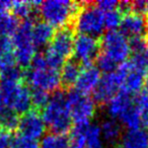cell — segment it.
Instances as JSON below:
<instances>
[{
  "label": "cell",
  "mask_w": 148,
  "mask_h": 148,
  "mask_svg": "<svg viewBox=\"0 0 148 148\" xmlns=\"http://www.w3.org/2000/svg\"><path fill=\"white\" fill-rule=\"evenodd\" d=\"M123 125L129 129V131L132 130H138L141 127V113L138 110V108L135 105H132L121 117L119 118Z\"/></svg>",
  "instance_id": "ffe728a7"
},
{
  "label": "cell",
  "mask_w": 148,
  "mask_h": 148,
  "mask_svg": "<svg viewBox=\"0 0 148 148\" xmlns=\"http://www.w3.org/2000/svg\"><path fill=\"white\" fill-rule=\"evenodd\" d=\"M82 65L74 57L66 60L61 68L60 73V87L62 90H71L77 81Z\"/></svg>",
  "instance_id": "7c38bea8"
},
{
  "label": "cell",
  "mask_w": 148,
  "mask_h": 148,
  "mask_svg": "<svg viewBox=\"0 0 148 148\" xmlns=\"http://www.w3.org/2000/svg\"><path fill=\"white\" fill-rule=\"evenodd\" d=\"M32 9H33L32 2H27V1H12L11 2L10 10L12 11V15L21 21L29 18Z\"/></svg>",
  "instance_id": "cb8c5ba5"
},
{
  "label": "cell",
  "mask_w": 148,
  "mask_h": 148,
  "mask_svg": "<svg viewBox=\"0 0 148 148\" xmlns=\"http://www.w3.org/2000/svg\"><path fill=\"white\" fill-rule=\"evenodd\" d=\"M122 17H123V15L119 12L118 9L106 12L105 15H103L105 27H107L110 31H116V29L120 27Z\"/></svg>",
  "instance_id": "484cf974"
},
{
  "label": "cell",
  "mask_w": 148,
  "mask_h": 148,
  "mask_svg": "<svg viewBox=\"0 0 148 148\" xmlns=\"http://www.w3.org/2000/svg\"><path fill=\"white\" fill-rule=\"evenodd\" d=\"M146 72H147V70L132 68V70L129 72L125 81H124V84L122 86V90L127 92L129 95H136V93L140 92L142 90V88L144 87L146 80L148 78Z\"/></svg>",
  "instance_id": "4fadbf2b"
},
{
  "label": "cell",
  "mask_w": 148,
  "mask_h": 148,
  "mask_svg": "<svg viewBox=\"0 0 148 148\" xmlns=\"http://www.w3.org/2000/svg\"><path fill=\"white\" fill-rule=\"evenodd\" d=\"M130 47V51L133 55H143L145 50L146 44H147V38L145 36L142 37H134L128 41Z\"/></svg>",
  "instance_id": "83f0119b"
},
{
  "label": "cell",
  "mask_w": 148,
  "mask_h": 148,
  "mask_svg": "<svg viewBox=\"0 0 148 148\" xmlns=\"http://www.w3.org/2000/svg\"><path fill=\"white\" fill-rule=\"evenodd\" d=\"M145 12L148 14V1H145Z\"/></svg>",
  "instance_id": "d6a6232c"
},
{
  "label": "cell",
  "mask_w": 148,
  "mask_h": 148,
  "mask_svg": "<svg viewBox=\"0 0 148 148\" xmlns=\"http://www.w3.org/2000/svg\"><path fill=\"white\" fill-rule=\"evenodd\" d=\"M89 123L75 124L70 131L68 138V148H85V132Z\"/></svg>",
  "instance_id": "ac0fdd59"
},
{
  "label": "cell",
  "mask_w": 148,
  "mask_h": 148,
  "mask_svg": "<svg viewBox=\"0 0 148 148\" xmlns=\"http://www.w3.org/2000/svg\"><path fill=\"white\" fill-rule=\"evenodd\" d=\"M0 68H1V62H0Z\"/></svg>",
  "instance_id": "e575fe53"
},
{
  "label": "cell",
  "mask_w": 148,
  "mask_h": 148,
  "mask_svg": "<svg viewBox=\"0 0 148 148\" xmlns=\"http://www.w3.org/2000/svg\"><path fill=\"white\" fill-rule=\"evenodd\" d=\"M125 148H148V133L144 130H132L123 139Z\"/></svg>",
  "instance_id": "e0dca14e"
},
{
  "label": "cell",
  "mask_w": 148,
  "mask_h": 148,
  "mask_svg": "<svg viewBox=\"0 0 148 148\" xmlns=\"http://www.w3.org/2000/svg\"><path fill=\"white\" fill-rule=\"evenodd\" d=\"M132 105L130 95L121 89L108 103V112L112 118H120Z\"/></svg>",
  "instance_id": "5bb4252c"
},
{
  "label": "cell",
  "mask_w": 148,
  "mask_h": 148,
  "mask_svg": "<svg viewBox=\"0 0 148 148\" xmlns=\"http://www.w3.org/2000/svg\"><path fill=\"white\" fill-rule=\"evenodd\" d=\"M50 99L49 92L40 88H32L31 90V103L34 111L41 114L48 105Z\"/></svg>",
  "instance_id": "44dd1931"
},
{
  "label": "cell",
  "mask_w": 148,
  "mask_h": 148,
  "mask_svg": "<svg viewBox=\"0 0 148 148\" xmlns=\"http://www.w3.org/2000/svg\"><path fill=\"white\" fill-rule=\"evenodd\" d=\"M101 52L113 59L116 63L127 61L130 53L127 38L118 31H109L99 39Z\"/></svg>",
  "instance_id": "5b68a950"
},
{
  "label": "cell",
  "mask_w": 148,
  "mask_h": 148,
  "mask_svg": "<svg viewBox=\"0 0 148 148\" xmlns=\"http://www.w3.org/2000/svg\"><path fill=\"white\" fill-rule=\"evenodd\" d=\"M67 107L72 122L75 124L89 123L95 113V103L90 97L71 89L66 95Z\"/></svg>",
  "instance_id": "277c9868"
},
{
  "label": "cell",
  "mask_w": 148,
  "mask_h": 148,
  "mask_svg": "<svg viewBox=\"0 0 148 148\" xmlns=\"http://www.w3.org/2000/svg\"><path fill=\"white\" fill-rule=\"evenodd\" d=\"M84 1H45L40 6L41 17L53 27L73 25L77 14L81 10Z\"/></svg>",
  "instance_id": "7a4b0ae2"
},
{
  "label": "cell",
  "mask_w": 148,
  "mask_h": 148,
  "mask_svg": "<svg viewBox=\"0 0 148 148\" xmlns=\"http://www.w3.org/2000/svg\"><path fill=\"white\" fill-rule=\"evenodd\" d=\"M10 148H40V143L38 140L25 137L21 134L15 133L11 136L9 142Z\"/></svg>",
  "instance_id": "d4e9b609"
},
{
  "label": "cell",
  "mask_w": 148,
  "mask_h": 148,
  "mask_svg": "<svg viewBox=\"0 0 148 148\" xmlns=\"http://www.w3.org/2000/svg\"><path fill=\"white\" fill-rule=\"evenodd\" d=\"M143 59H144L146 69L148 70V39H147V44H146L145 50H144V52H143Z\"/></svg>",
  "instance_id": "1f68e13d"
},
{
  "label": "cell",
  "mask_w": 148,
  "mask_h": 148,
  "mask_svg": "<svg viewBox=\"0 0 148 148\" xmlns=\"http://www.w3.org/2000/svg\"><path fill=\"white\" fill-rule=\"evenodd\" d=\"M46 131V125L41 114L34 110L19 116V123L17 132L25 137L36 139L42 137Z\"/></svg>",
  "instance_id": "9c48e42d"
},
{
  "label": "cell",
  "mask_w": 148,
  "mask_h": 148,
  "mask_svg": "<svg viewBox=\"0 0 148 148\" xmlns=\"http://www.w3.org/2000/svg\"><path fill=\"white\" fill-rule=\"evenodd\" d=\"M99 53V39L83 34H78L75 37L73 57L82 65V67L93 65Z\"/></svg>",
  "instance_id": "52a82bcc"
},
{
  "label": "cell",
  "mask_w": 148,
  "mask_h": 148,
  "mask_svg": "<svg viewBox=\"0 0 148 148\" xmlns=\"http://www.w3.org/2000/svg\"><path fill=\"white\" fill-rule=\"evenodd\" d=\"M121 33L126 38L142 37L146 33V21L142 14L135 12H129L123 15L120 23Z\"/></svg>",
  "instance_id": "30bf717a"
},
{
  "label": "cell",
  "mask_w": 148,
  "mask_h": 148,
  "mask_svg": "<svg viewBox=\"0 0 148 148\" xmlns=\"http://www.w3.org/2000/svg\"><path fill=\"white\" fill-rule=\"evenodd\" d=\"M54 35V27L46 21H38L32 29V39L35 47H42L49 44Z\"/></svg>",
  "instance_id": "9a60e30c"
},
{
  "label": "cell",
  "mask_w": 148,
  "mask_h": 148,
  "mask_svg": "<svg viewBox=\"0 0 148 148\" xmlns=\"http://www.w3.org/2000/svg\"><path fill=\"white\" fill-rule=\"evenodd\" d=\"M97 7L99 9H101V11H111V10H115L118 8V4L119 2L115 1V0H103V1H99V2H95Z\"/></svg>",
  "instance_id": "f546056e"
},
{
  "label": "cell",
  "mask_w": 148,
  "mask_h": 148,
  "mask_svg": "<svg viewBox=\"0 0 148 148\" xmlns=\"http://www.w3.org/2000/svg\"><path fill=\"white\" fill-rule=\"evenodd\" d=\"M40 148H68V138L64 135L47 134L42 140Z\"/></svg>",
  "instance_id": "603a6c76"
},
{
  "label": "cell",
  "mask_w": 148,
  "mask_h": 148,
  "mask_svg": "<svg viewBox=\"0 0 148 148\" xmlns=\"http://www.w3.org/2000/svg\"><path fill=\"white\" fill-rule=\"evenodd\" d=\"M19 115L8 108L0 107V129L8 134H15L18 129Z\"/></svg>",
  "instance_id": "2e32d148"
},
{
  "label": "cell",
  "mask_w": 148,
  "mask_h": 148,
  "mask_svg": "<svg viewBox=\"0 0 148 148\" xmlns=\"http://www.w3.org/2000/svg\"><path fill=\"white\" fill-rule=\"evenodd\" d=\"M105 13L97 7L95 2L84 1L83 6L74 21V29L78 34L97 37L103 31Z\"/></svg>",
  "instance_id": "3957f363"
},
{
  "label": "cell",
  "mask_w": 148,
  "mask_h": 148,
  "mask_svg": "<svg viewBox=\"0 0 148 148\" xmlns=\"http://www.w3.org/2000/svg\"><path fill=\"white\" fill-rule=\"evenodd\" d=\"M95 63H97V69H99V71L101 70V71L106 72V73L114 72V70L117 68V63H116L113 59H111L108 55L103 53V52H101V53L99 54V56H97Z\"/></svg>",
  "instance_id": "4316f807"
},
{
  "label": "cell",
  "mask_w": 148,
  "mask_h": 148,
  "mask_svg": "<svg viewBox=\"0 0 148 148\" xmlns=\"http://www.w3.org/2000/svg\"><path fill=\"white\" fill-rule=\"evenodd\" d=\"M76 32L73 25H64L54 32L47 49L66 61L73 57Z\"/></svg>",
  "instance_id": "8992f818"
},
{
  "label": "cell",
  "mask_w": 148,
  "mask_h": 148,
  "mask_svg": "<svg viewBox=\"0 0 148 148\" xmlns=\"http://www.w3.org/2000/svg\"><path fill=\"white\" fill-rule=\"evenodd\" d=\"M101 128L97 125H90L85 132V148H103Z\"/></svg>",
  "instance_id": "7402d4cb"
},
{
  "label": "cell",
  "mask_w": 148,
  "mask_h": 148,
  "mask_svg": "<svg viewBox=\"0 0 148 148\" xmlns=\"http://www.w3.org/2000/svg\"><path fill=\"white\" fill-rule=\"evenodd\" d=\"M101 132L106 141L114 144L121 137L122 128L117 121H115L114 119H110L101 124Z\"/></svg>",
  "instance_id": "d6986e66"
},
{
  "label": "cell",
  "mask_w": 148,
  "mask_h": 148,
  "mask_svg": "<svg viewBox=\"0 0 148 148\" xmlns=\"http://www.w3.org/2000/svg\"><path fill=\"white\" fill-rule=\"evenodd\" d=\"M42 115L46 128L52 134L65 136L73 127V122L67 107L66 95L63 90L57 89L54 91Z\"/></svg>",
  "instance_id": "6da1fadb"
},
{
  "label": "cell",
  "mask_w": 148,
  "mask_h": 148,
  "mask_svg": "<svg viewBox=\"0 0 148 148\" xmlns=\"http://www.w3.org/2000/svg\"><path fill=\"white\" fill-rule=\"evenodd\" d=\"M101 80V71L95 65L82 67L77 81L75 83V89L82 95H88L95 90Z\"/></svg>",
  "instance_id": "8fae6325"
},
{
  "label": "cell",
  "mask_w": 148,
  "mask_h": 148,
  "mask_svg": "<svg viewBox=\"0 0 148 148\" xmlns=\"http://www.w3.org/2000/svg\"><path fill=\"white\" fill-rule=\"evenodd\" d=\"M11 134H8L6 132L2 131L0 129V148H7L9 146V142H10Z\"/></svg>",
  "instance_id": "4dcf8cb0"
},
{
  "label": "cell",
  "mask_w": 148,
  "mask_h": 148,
  "mask_svg": "<svg viewBox=\"0 0 148 148\" xmlns=\"http://www.w3.org/2000/svg\"><path fill=\"white\" fill-rule=\"evenodd\" d=\"M117 148H125L124 146H120V147H117Z\"/></svg>",
  "instance_id": "836d02e7"
},
{
  "label": "cell",
  "mask_w": 148,
  "mask_h": 148,
  "mask_svg": "<svg viewBox=\"0 0 148 148\" xmlns=\"http://www.w3.org/2000/svg\"><path fill=\"white\" fill-rule=\"evenodd\" d=\"M13 52V43L12 38L7 36H1L0 37V55Z\"/></svg>",
  "instance_id": "f1b7e54d"
},
{
  "label": "cell",
  "mask_w": 148,
  "mask_h": 148,
  "mask_svg": "<svg viewBox=\"0 0 148 148\" xmlns=\"http://www.w3.org/2000/svg\"><path fill=\"white\" fill-rule=\"evenodd\" d=\"M25 82H29L34 88L47 91H56L60 86V73L51 68L44 69H27Z\"/></svg>",
  "instance_id": "ba28073f"
}]
</instances>
